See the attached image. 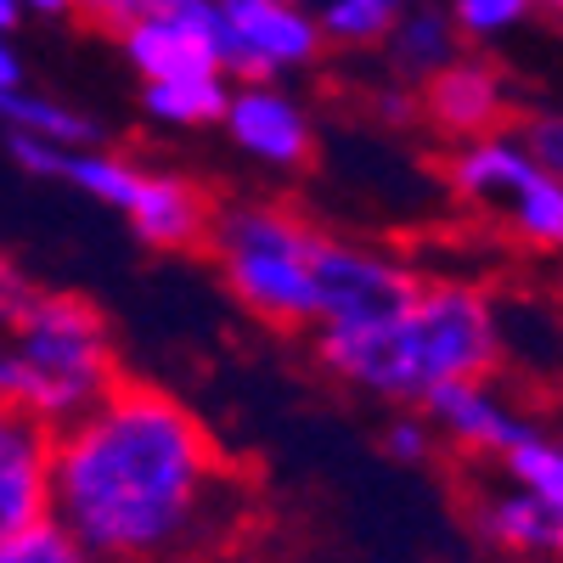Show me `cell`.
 Listing matches in <instances>:
<instances>
[{
  "instance_id": "obj_1",
  "label": "cell",
  "mask_w": 563,
  "mask_h": 563,
  "mask_svg": "<svg viewBox=\"0 0 563 563\" xmlns=\"http://www.w3.org/2000/svg\"><path fill=\"white\" fill-rule=\"evenodd\" d=\"M231 507L209 429L169 389L119 384L57 434V525L108 563H180Z\"/></svg>"
},
{
  "instance_id": "obj_2",
  "label": "cell",
  "mask_w": 563,
  "mask_h": 563,
  "mask_svg": "<svg viewBox=\"0 0 563 563\" xmlns=\"http://www.w3.org/2000/svg\"><path fill=\"white\" fill-rule=\"evenodd\" d=\"M507 350V316L479 282H422V294L384 321H316V361L339 384L422 406L445 384L490 378Z\"/></svg>"
},
{
  "instance_id": "obj_3",
  "label": "cell",
  "mask_w": 563,
  "mask_h": 563,
  "mask_svg": "<svg viewBox=\"0 0 563 563\" xmlns=\"http://www.w3.org/2000/svg\"><path fill=\"white\" fill-rule=\"evenodd\" d=\"M7 355H0V395L7 411H23L45 429H68L119 389L113 339L102 310L68 288H29L7 271Z\"/></svg>"
},
{
  "instance_id": "obj_4",
  "label": "cell",
  "mask_w": 563,
  "mask_h": 563,
  "mask_svg": "<svg viewBox=\"0 0 563 563\" xmlns=\"http://www.w3.org/2000/svg\"><path fill=\"white\" fill-rule=\"evenodd\" d=\"M214 260L220 282L254 321L265 327H310L321 321L316 249L321 238L276 203H225L214 214Z\"/></svg>"
},
{
  "instance_id": "obj_5",
  "label": "cell",
  "mask_w": 563,
  "mask_h": 563,
  "mask_svg": "<svg viewBox=\"0 0 563 563\" xmlns=\"http://www.w3.org/2000/svg\"><path fill=\"white\" fill-rule=\"evenodd\" d=\"M220 57L238 85H276L282 74L310 68L327 45L321 12H305L294 0H220Z\"/></svg>"
},
{
  "instance_id": "obj_6",
  "label": "cell",
  "mask_w": 563,
  "mask_h": 563,
  "mask_svg": "<svg viewBox=\"0 0 563 563\" xmlns=\"http://www.w3.org/2000/svg\"><path fill=\"white\" fill-rule=\"evenodd\" d=\"M316 282H321V321H384L422 294V282L395 254L339 238H321Z\"/></svg>"
},
{
  "instance_id": "obj_7",
  "label": "cell",
  "mask_w": 563,
  "mask_h": 563,
  "mask_svg": "<svg viewBox=\"0 0 563 563\" xmlns=\"http://www.w3.org/2000/svg\"><path fill=\"white\" fill-rule=\"evenodd\" d=\"M57 519V429L7 411L0 422V536Z\"/></svg>"
},
{
  "instance_id": "obj_8",
  "label": "cell",
  "mask_w": 563,
  "mask_h": 563,
  "mask_svg": "<svg viewBox=\"0 0 563 563\" xmlns=\"http://www.w3.org/2000/svg\"><path fill=\"white\" fill-rule=\"evenodd\" d=\"M220 130L243 158H254L265 169H282V175H294L316 158V124H310L305 102L288 97L282 85H238Z\"/></svg>"
},
{
  "instance_id": "obj_9",
  "label": "cell",
  "mask_w": 563,
  "mask_h": 563,
  "mask_svg": "<svg viewBox=\"0 0 563 563\" xmlns=\"http://www.w3.org/2000/svg\"><path fill=\"white\" fill-rule=\"evenodd\" d=\"M422 411L434 417V429L456 451H474V456H507L512 445H525L536 434V422L512 411V400H501L485 378L434 389L429 400H422Z\"/></svg>"
},
{
  "instance_id": "obj_10",
  "label": "cell",
  "mask_w": 563,
  "mask_h": 563,
  "mask_svg": "<svg viewBox=\"0 0 563 563\" xmlns=\"http://www.w3.org/2000/svg\"><path fill=\"white\" fill-rule=\"evenodd\" d=\"M422 119L451 141H474V135H496L507 119V79L496 63L485 57H456L451 68H440L422 85Z\"/></svg>"
},
{
  "instance_id": "obj_11",
  "label": "cell",
  "mask_w": 563,
  "mask_h": 563,
  "mask_svg": "<svg viewBox=\"0 0 563 563\" xmlns=\"http://www.w3.org/2000/svg\"><path fill=\"white\" fill-rule=\"evenodd\" d=\"M124 220L135 231V243L158 249V254H186V249H198L214 231L209 198L175 169H147L141 175V192H135Z\"/></svg>"
},
{
  "instance_id": "obj_12",
  "label": "cell",
  "mask_w": 563,
  "mask_h": 563,
  "mask_svg": "<svg viewBox=\"0 0 563 563\" xmlns=\"http://www.w3.org/2000/svg\"><path fill=\"white\" fill-rule=\"evenodd\" d=\"M536 158L525 153L519 130H496V135H474L456 141V153L445 158V186L462 203H512L536 180Z\"/></svg>"
},
{
  "instance_id": "obj_13",
  "label": "cell",
  "mask_w": 563,
  "mask_h": 563,
  "mask_svg": "<svg viewBox=\"0 0 563 563\" xmlns=\"http://www.w3.org/2000/svg\"><path fill=\"white\" fill-rule=\"evenodd\" d=\"M384 57L395 68V79L406 85H429L440 68H451L462 57V29L451 18V7H411L395 34L384 40Z\"/></svg>"
},
{
  "instance_id": "obj_14",
  "label": "cell",
  "mask_w": 563,
  "mask_h": 563,
  "mask_svg": "<svg viewBox=\"0 0 563 563\" xmlns=\"http://www.w3.org/2000/svg\"><path fill=\"white\" fill-rule=\"evenodd\" d=\"M479 530L501 552H525V558H563V512L547 507L541 496L512 485L507 496H490L479 507Z\"/></svg>"
},
{
  "instance_id": "obj_15",
  "label": "cell",
  "mask_w": 563,
  "mask_h": 563,
  "mask_svg": "<svg viewBox=\"0 0 563 563\" xmlns=\"http://www.w3.org/2000/svg\"><path fill=\"white\" fill-rule=\"evenodd\" d=\"M231 97H238V79L225 68L214 74H186V79H158V85H141V113L164 130H209L225 124Z\"/></svg>"
},
{
  "instance_id": "obj_16",
  "label": "cell",
  "mask_w": 563,
  "mask_h": 563,
  "mask_svg": "<svg viewBox=\"0 0 563 563\" xmlns=\"http://www.w3.org/2000/svg\"><path fill=\"white\" fill-rule=\"evenodd\" d=\"M0 119H7V130H29L45 141H63V147H102V124L57 97H45V90H7Z\"/></svg>"
},
{
  "instance_id": "obj_17",
  "label": "cell",
  "mask_w": 563,
  "mask_h": 563,
  "mask_svg": "<svg viewBox=\"0 0 563 563\" xmlns=\"http://www.w3.org/2000/svg\"><path fill=\"white\" fill-rule=\"evenodd\" d=\"M411 12V0H327L321 7V29L327 45H344V52H372L395 34V23Z\"/></svg>"
},
{
  "instance_id": "obj_18",
  "label": "cell",
  "mask_w": 563,
  "mask_h": 563,
  "mask_svg": "<svg viewBox=\"0 0 563 563\" xmlns=\"http://www.w3.org/2000/svg\"><path fill=\"white\" fill-rule=\"evenodd\" d=\"M507 231L530 249H563V180L536 175L525 192L507 203Z\"/></svg>"
},
{
  "instance_id": "obj_19",
  "label": "cell",
  "mask_w": 563,
  "mask_h": 563,
  "mask_svg": "<svg viewBox=\"0 0 563 563\" xmlns=\"http://www.w3.org/2000/svg\"><path fill=\"white\" fill-rule=\"evenodd\" d=\"M501 467H507V479L519 485V490H530V496H541L547 507L563 512V440H552V434L536 429L525 445H512L501 456Z\"/></svg>"
},
{
  "instance_id": "obj_20",
  "label": "cell",
  "mask_w": 563,
  "mask_h": 563,
  "mask_svg": "<svg viewBox=\"0 0 563 563\" xmlns=\"http://www.w3.org/2000/svg\"><path fill=\"white\" fill-rule=\"evenodd\" d=\"M0 563H108V558L90 552L68 525L45 519V525H34V530L0 536Z\"/></svg>"
},
{
  "instance_id": "obj_21",
  "label": "cell",
  "mask_w": 563,
  "mask_h": 563,
  "mask_svg": "<svg viewBox=\"0 0 563 563\" xmlns=\"http://www.w3.org/2000/svg\"><path fill=\"white\" fill-rule=\"evenodd\" d=\"M462 40H474V45H496L507 34H519L536 12V0H445Z\"/></svg>"
},
{
  "instance_id": "obj_22",
  "label": "cell",
  "mask_w": 563,
  "mask_h": 563,
  "mask_svg": "<svg viewBox=\"0 0 563 563\" xmlns=\"http://www.w3.org/2000/svg\"><path fill=\"white\" fill-rule=\"evenodd\" d=\"M519 141H525V153L536 158L541 175H558L563 180V113L558 108L552 113H530L519 124Z\"/></svg>"
},
{
  "instance_id": "obj_23",
  "label": "cell",
  "mask_w": 563,
  "mask_h": 563,
  "mask_svg": "<svg viewBox=\"0 0 563 563\" xmlns=\"http://www.w3.org/2000/svg\"><path fill=\"white\" fill-rule=\"evenodd\" d=\"M384 451L395 462H429V451H434V417L429 411H422V417L400 411L389 429H384Z\"/></svg>"
},
{
  "instance_id": "obj_24",
  "label": "cell",
  "mask_w": 563,
  "mask_h": 563,
  "mask_svg": "<svg viewBox=\"0 0 563 563\" xmlns=\"http://www.w3.org/2000/svg\"><path fill=\"white\" fill-rule=\"evenodd\" d=\"M372 113H378L384 124H411V119H422V90H411L406 79L384 85L378 97H372Z\"/></svg>"
},
{
  "instance_id": "obj_25",
  "label": "cell",
  "mask_w": 563,
  "mask_h": 563,
  "mask_svg": "<svg viewBox=\"0 0 563 563\" xmlns=\"http://www.w3.org/2000/svg\"><path fill=\"white\" fill-rule=\"evenodd\" d=\"M7 90H29L23 85V52H18V40L0 45V97H7Z\"/></svg>"
},
{
  "instance_id": "obj_26",
  "label": "cell",
  "mask_w": 563,
  "mask_h": 563,
  "mask_svg": "<svg viewBox=\"0 0 563 563\" xmlns=\"http://www.w3.org/2000/svg\"><path fill=\"white\" fill-rule=\"evenodd\" d=\"M23 18H29V7H23V0H0V34H18L23 29Z\"/></svg>"
},
{
  "instance_id": "obj_27",
  "label": "cell",
  "mask_w": 563,
  "mask_h": 563,
  "mask_svg": "<svg viewBox=\"0 0 563 563\" xmlns=\"http://www.w3.org/2000/svg\"><path fill=\"white\" fill-rule=\"evenodd\" d=\"M23 7H29V18H68L79 0H23Z\"/></svg>"
},
{
  "instance_id": "obj_28",
  "label": "cell",
  "mask_w": 563,
  "mask_h": 563,
  "mask_svg": "<svg viewBox=\"0 0 563 563\" xmlns=\"http://www.w3.org/2000/svg\"><path fill=\"white\" fill-rule=\"evenodd\" d=\"M536 12H552V18H563V0H536Z\"/></svg>"
},
{
  "instance_id": "obj_29",
  "label": "cell",
  "mask_w": 563,
  "mask_h": 563,
  "mask_svg": "<svg viewBox=\"0 0 563 563\" xmlns=\"http://www.w3.org/2000/svg\"><path fill=\"white\" fill-rule=\"evenodd\" d=\"M294 7H305V12H321V7H327V0H294Z\"/></svg>"
},
{
  "instance_id": "obj_30",
  "label": "cell",
  "mask_w": 563,
  "mask_h": 563,
  "mask_svg": "<svg viewBox=\"0 0 563 563\" xmlns=\"http://www.w3.org/2000/svg\"><path fill=\"white\" fill-rule=\"evenodd\" d=\"M558 321H563V276H558Z\"/></svg>"
}]
</instances>
